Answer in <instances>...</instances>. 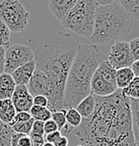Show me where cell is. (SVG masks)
Segmentation results:
<instances>
[{
  "label": "cell",
  "mask_w": 139,
  "mask_h": 146,
  "mask_svg": "<svg viewBox=\"0 0 139 146\" xmlns=\"http://www.w3.org/2000/svg\"><path fill=\"white\" fill-rule=\"evenodd\" d=\"M78 42L65 32L46 38L34 52L36 68L46 76L50 83L48 109L51 113L64 110V90L68 72L76 55Z\"/></svg>",
  "instance_id": "1"
},
{
  "label": "cell",
  "mask_w": 139,
  "mask_h": 146,
  "mask_svg": "<svg viewBox=\"0 0 139 146\" xmlns=\"http://www.w3.org/2000/svg\"><path fill=\"white\" fill-rule=\"evenodd\" d=\"M107 57L96 44H79L68 72L64 90L66 110L77 105L91 94V81L99 65Z\"/></svg>",
  "instance_id": "2"
},
{
  "label": "cell",
  "mask_w": 139,
  "mask_h": 146,
  "mask_svg": "<svg viewBox=\"0 0 139 146\" xmlns=\"http://www.w3.org/2000/svg\"><path fill=\"white\" fill-rule=\"evenodd\" d=\"M96 107L92 115L83 119L81 124L75 128L74 134L84 146H100L108 132L113 121L128 98L117 89L107 97L95 96Z\"/></svg>",
  "instance_id": "3"
},
{
  "label": "cell",
  "mask_w": 139,
  "mask_h": 146,
  "mask_svg": "<svg viewBox=\"0 0 139 146\" xmlns=\"http://www.w3.org/2000/svg\"><path fill=\"white\" fill-rule=\"evenodd\" d=\"M134 19L117 2L96 9L94 32L88 40L93 44L115 42L131 32Z\"/></svg>",
  "instance_id": "4"
},
{
  "label": "cell",
  "mask_w": 139,
  "mask_h": 146,
  "mask_svg": "<svg viewBox=\"0 0 139 146\" xmlns=\"http://www.w3.org/2000/svg\"><path fill=\"white\" fill-rule=\"evenodd\" d=\"M96 9L97 5L93 0H77L61 24L72 33L89 38L94 32Z\"/></svg>",
  "instance_id": "5"
},
{
  "label": "cell",
  "mask_w": 139,
  "mask_h": 146,
  "mask_svg": "<svg viewBox=\"0 0 139 146\" xmlns=\"http://www.w3.org/2000/svg\"><path fill=\"white\" fill-rule=\"evenodd\" d=\"M100 146H137L132 130L129 99L115 115Z\"/></svg>",
  "instance_id": "6"
},
{
  "label": "cell",
  "mask_w": 139,
  "mask_h": 146,
  "mask_svg": "<svg viewBox=\"0 0 139 146\" xmlns=\"http://www.w3.org/2000/svg\"><path fill=\"white\" fill-rule=\"evenodd\" d=\"M0 19L10 32L21 33L27 29L30 13L18 0H3L0 3Z\"/></svg>",
  "instance_id": "7"
},
{
  "label": "cell",
  "mask_w": 139,
  "mask_h": 146,
  "mask_svg": "<svg viewBox=\"0 0 139 146\" xmlns=\"http://www.w3.org/2000/svg\"><path fill=\"white\" fill-rule=\"evenodd\" d=\"M116 70L111 66L107 58L102 62L93 75L91 81V93L99 97H107L117 90Z\"/></svg>",
  "instance_id": "8"
},
{
  "label": "cell",
  "mask_w": 139,
  "mask_h": 146,
  "mask_svg": "<svg viewBox=\"0 0 139 146\" xmlns=\"http://www.w3.org/2000/svg\"><path fill=\"white\" fill-rule=\"evenodd\" d=\"M33 49L25 44H13L6 49L4 73L11 74L20 66L34 60Z\"/></svg>",
  "instance_id": "9"
},
{
  "label": "cell",
  "mask_w": 139,
  "mask_h": 146,
  "mask_svg": "<svg viewBox=\"0 0 139 146\" xmlns=\"http://www.w3.org/2000/svg\"><path fill=\"white\" fill-rule=\"evenodd\" d=\"M107 60L115 70L120 68L131 67L134 59L130 51L129 44L123 40H116L113 44Z\"/></svg>",
  "instance_id": "10"
},
{
  "label": "cell",
  "mask_w": 139,
  "mask_h": 146,
  "mask_svg": "<svg viewBox=\"0 0 139 146\" xmlns=\"http://www.w3.org/2000/svg\"><path fill=\"white\" fill-rule=\"evenodd\" d=\"M33 99L34 97L29 93L27 86L17 85L12 95L11 100L17 113H20V111L30 113V110L34 106Z\"/></svg>",
  "instance_id": "11"
},
{
  "label": "cell",
  "mask_w": 139,
  "mask_h": 146,
  "mask_svg": "<svg viewBox=\"0 0 139 146\" xmlns=\"http://www.w3.org/2000/svg\"><path fill=\"white\" fill-rule=\"evenodd\" d=\"M27 89L29 93L33 97L38 95H42L48 97L50 92V83L46 78V76L40 70L36 68L31 80L29 81L27 85Z\"/></svg>",
  "instance_id": "12"
},
{
  "label": "cell",
  "mask_w": 139,
  "mask_h": 146,
  "mask_svg": "<svg viewBox=\"0 0 139 146\" xmlns=\"http://www.w3.org/2000/svg\"><path fill=\"white\" fill-rule=\"evenodd\" d=\"M77 0H50L48 7L50 12L58 21H62L68 12L74 7Z\"/></svg>",
  "instance_id": "13"
},
{
  "label": "cell",
  "mask_w": 139,
  "mask_h": 146,
  "mask_svg": "<svg viewBox=\"0 0 139 146\" xmlns=\"http://www.w3.org/2000/svg\"><path fill=\"white\" fill-rule=\"evenodd\" d=\"M36 70L35 60L29 61L11 73L16 85H27Z\"/></svg>",
  "instance_id": "14"
},
{
  "label": "cell",
  "mask_w": 139,
  "mask_h": 146,
  "mask_svg": "<svg viewBox=\"0 0 139 146\" xmlns=\"http://www.w3.org/2000/svg\"><path fill=\"white\" fill-rule=\"evenodd\" d=\"M16 86L17 85L11 74L8 73L0 74V100L11 99Z\"/></svg>",
  "instance_id": "15"
},
{
  "label": "cell",
  "mask_w": 139,
  "mask_h": 146,
  "mask_svg": "<svg viewBox=\"0 0 139 146\" xmlns=\"http://www.w3.org/2000/svg\"><path fill=\"white\" fill-rule=\"evenodd\" d=\"M17 113L16 109L11 99L0 100V121L3 123L9 124Z\"/></svg>",
  "instance_id": "16"
},
{
  "label": "cell",
  "mask_w": 139,
  "mask_h": 146,
  "mask_svg": "<svg viewBox=\"0 0 139 146\" xmlns=\"http://www.w3.org/2000/svg\"><path fill=\"white\" fill-rule=\"evenodd\" d=\"M96 107V99L95 95L90 94L89 96H87L85 99H83L76 107V110L78 111V113L81 115L82 119H88L92 115L94 110Z\"/></svg>",
  "instance_id": "17"
},
{
  "label": "cell",
  "mask_w": 139,
  "mask_h": 146,
  "mask_svg": "<svg viewBox=\"0 0 139 146\" xmlns=\"http://www.w3.org/2000/svg\"><path fill=\"white\" fill-rule=\"evenodd\" d=\"M135 77L133 71H132L131 67H125L117 69L115 72V79H116V85L117 89H124L126 88L129 83L133 80Z\"/></svg>",
  "instance_id": "18"
},
{
  "label": "cell",
  "mask_w": 139,
  "mask_h": 146,
  "mask_svg": "<svg viewBox=\"0 0 139 146\" xmlns=\"http://www.w3.org/2000/svg\"><path fill=\"white\" fill-rule=\"evenodd\" d=\"M132 119V130L136 145L139 146V100L129 99Z\"/></svg>",
  "instance_id": "19"
},
{
  "label": "cell",
  "mask_w": 139,
  "mask_h": 146,
  "mask_svg": "<svg viewBox=\"0 0 139 146\" xmlns=\"http://www.w3.org/2000/svg\"><path fill=\"white\" fill-rule=\"evenodd\" d=\"M51 113H52L48 108L36 106V105H34L32 109L30 110V115H31L32 119L42 122H46L51 119Z\"/></svg>",
  "instance_id": "20"
},
{
  "label": "cell",
  "mask_w": 139,
  "mask_h": 146,
  "mask_svg": "<svg viewBox=\"0 0 139 146\" xmlns=\"http://www.w3.org/2000/svg\"><path fill=\"white\" fill-rule=\"evenodd\" d=\"M118 4L135 20H139V0H118Z\"/></svg>",
  "instance_id": "21"
},
{
  "label": "cell",
  "mask_w": 139,
  "mask_h": 146,
  "mask_svg": "<svg viewBox=\"0 0 139 146\" xmlns=\"http://www.w3.org/2000/svg\"><path fill=\"white\" fill-rule=\"evenodd\" d=\"M122 94L128 99L139 100V77H134L126 88L121 90Z\"/></svg>",
  "instance_id": "22"
},
{
  "label": "cell",
  "mask_w": 139,
  "mask_h": 146,
  "mask_svg": "<svg viewBox=\"0 0 139 146\" xmlns=\"http://www.w3.org/2000/svg\"><path fill=\"white\" fill-rule=\"evenodd\" d=\"M66 121H67L68 125L71 127H78L82 122V117L78 113V111L75 108H70L67 109L66 111Z\"/></svg>",
  "instance_id": "23"
},
{
  "label": "cell",
  "mask_w": 139,
  "mask_h": 146,
  "mask_svg": "<svg viewBox=\"0 0 139 146\" xmlns=\"http://www.w3.org/2000/svg\"><path fill=\"white\" fill-rule=\"evenodd\" d=\"M35 122V119H31L27 121L24 122H18V123H15L11 126L13 131L17 132V133H21L24 135H30L31 133L32 127H33V124Z\"/></svg>",
  "instance_id": "24"
},
{
  "label": "cell",
  "mask_w": 139,
  "mask_h": 146,
  "mask_svg": "<svg viewBox=\"0 0 139 146\" xmlns=\"http://www.w3.org/2000/svg\"><path fill=\"white\" fill-rule=\"evenodd\" d=\"M66 111L67 110H61V111H54V113H51V119L55 122V124L57 125V128H58L59 131L63 129L65 127V125L67 124V121H66Z\"/></svg>",
  "instance_id": "25"
},
{
  "label": "cell",
  "mask_w": 139,
  "mask_h": 146,
  "mask_svg": "<svg viewBox=\"0 0 139 146\" xmlns=\"http://www.w3.org/2000/svg\"><path fill=\"white\" fill-rule=\"evenodd\" d=\"M10 35H11V32H10L9 28L0 19V46L6 48H9Z\"/></svg>",
  "instance_id": "26"
},
{
  "label": "cell",
  "mask_w": 139,
  "mask_h": 146,
  "mask_svg": "<svg viewBox=\"0 0 139 146\" xmlns=\"http://www.w3.org/2000/svg\"><path fill=\"white\" fill-rule=\"evenodd\" d=\"M13 133L14 131L10 125H7L4 129L0 130V146H10V140Z\"/></svg>",
  "instance_id": "27"
},
{
  "label": "cell",
  "mask_w": 139,
  "mask_h": 146,
  "mask_svg": "<svg viewBox=\"0 0 139 146\" xmlns=\"http://www.w3.org/2000/svg\"><path fill=\"white\" fill-rule=\"evenodd\" d=\"M29 136H44V122L35 121L32 127L31 133Z\"/></svg>",
  "instance_id": "28"
},
{
  "label": "cell",
  "mask_w": 139,
  "mask_h": 146,
  "mask_svg": "<svg viewBox=\"0 0 139 146\" xmlns=\"http://www.w3.org/2000/svg\"><path fill=\"white\" fill-rule=\"evenodd\" d=\"M128 44H129L130 51H131V54L134 61L139 60V38H133Z\"/></svg>",
  "instance_id": "29"
},
{
  "label": "cell",
  "mask_w": 139,
  "mask_h": 146,
  "mask_svg": "<svg viewBox=\"0 0 139 146\" xmlns=\"http://www.w3.org/2000/svg\"><path fill=\"white\" fill-rule=\"evenodd\" d=\"M32 119V117H31V115H30V113H27V111H20V113H17L16 115H15L13 121L10 122L8 125L12 126L13 124H15V123L27 121H29V119Z\"/></svg>",
  "instance_id": "30"
},
{
  "label": "cell",
  "mask_w": 139,
  "mask_h": 146,
  "mask_svg": "<svg viewBox=\"0 0 139 146\" xmlns=\"http://www.w3.org/2000/svg\"><path fill=\"white\" fill-rule=\"evenodd\" d=\"M44 134H50L54 131H57L58 128H57V125L55 124V122L52 119H50V121L44 122Z\"/></svg>",
  "instance_id": "31"
},
{
  "label": "cell",
  "mask_w": 139,
  "mask_h": 146,
  "mask_svg": "<svg viewBox=\"0 0 139 146\" xmlns=\"http://www.w3.org/2000/svg\"><path fill=\"white\" fill-rule=\"evenodd\" d=\"M61 131L57 130V131H54L52 133L50 134H44V142H48V143H51V144H54L56 142V140L61 136Z\"/></svg>",
  "instance_id": "32"
},
{
  "label": "cell",
  "mask_w": 139,
  "mask_h": 146,
  "mask_svg": "<svg viewBox=\"0 0 139 146\" xmlns=\"http://www.w3.org/2000/svg\"><path fill=\"white\" fill-rule=\"evenodd\" d=\"M33 102H34V105H36V106L44 107V108H48V98H46V96H42V95H38V96L34 97Z\"/></svg>",
  "instance_id": "33"
},
{
  "label": "cell",
  "mask_w": 139,
  "mask_h": 146,
  "mask_svg": "<svg viewBox=\"0 0 139 146\" xmlns=\"http://www.w3.org/2000/svg\"><path fill=\"white\" fill-rule=\"evenodd\" d=\"M6 48L0 46V74L4 73V66H5V54Z\"/></svg>",
  "instance_id": "34"
},
{
  "label": "cell",
  "mask_w": 139,
  "mask_h": 146,
  "mask_svg": "<svg viewBox=\"0 0 139 146\" xmlns=\"http://www.w3.org/2000/svg\"><path fill=\"white\" fill-rule=\"evenodd\" d=\"M32 139V146H42L44 144V136H30Z\"/></svg>",
  "instance_id": "35"
},
{
  "label": "cell",
  "mask_w": 139,
  "mask_h": 146,
  "mask_svg": "<svg viewBox=\"0 0 139 146\" xmlns=\"http://www.w3.org/2000/svg\"><path fill=\"white\" fill-rule=\"evenodd\" d=\"M19 146H32V139L29 135H23L19 139Z\"/></svg>",
  "instance_id": "36"
},
{
  "label": "cell",
  "mask_w": 139,
  "mask_h": 146,
  "mask_svg": "<svg viewBox=\"0 0 139 146\" xmlns=\"http://www.w3.org/2000/svg\"><path fill=\"white\" fill-rule=\"evenodd\" d=\"M24 134L21 133H17V132H14L11 136V140H10V146H19V139L23 136Z\"/></svg>",
  "instance_id": "37"
},
{
  "label": "cell",
  "mask_w": 139,
  "mask_h": 146,
  "mask_svg": "<svg viewBox=\"0 0 139 146\" xmlns=\"http://www.w3.org/2000/svg\"><path fill=\"white\" fill-rule=\"evenodd\" d=\"M53 145L54 146H68V138L66 136H64V135H61Z\"/></svg>",
  "instance_id": "38"
},
{
  "label": "cell",
  "mask_w": 139,
  "mask_h": 146,
  "mask_svg": "<svg viewBox=\"0 0 139 146\" xmlns=\"http://www.w3.org/2000/svg\"><path fill=\"white\" fill-rule=\"evenodd\" d=\"M93 1L95 2L97 7H99V6H105L114 3V2H115V0H93Z\"/></svg>",
  "instance_id": "39"
},
{
  "label": "cell",
  "mask_w": 139,
  "mask_h": 146,
  "mask_svg": "<svg viewBox=\"0 0 139 146\" xmlns=\"http://www.w3.org/2000/svg\"><path fill=\"white\" fill-rule=\"evenodd\" d=\"M131 69L133 71L134 75L136 77H139V60H136L133 62V64L131 65Z\"/></svg>",
  "instance_id": "40"
},
{
  "label": "cell",
  "mask_w": 139,
  "mask_h": 146,
  "mask_svg": "<svg viewBox=\"0 0 139 146\" xmlns=\"http://www.w3.org/2000/svg\"><path fill=\"white\" fill-rule=\"evenodd\" d=\"M42 146H54L53 144H51V143H48V142H44V144Z\"/></svg>",
  "instance_id": "41"
},
{
  "label": "cell",
  "mask_w": 139,
  "mask_h": 146,
  "mask_svg": "<svg viewBox=\"0 0 139 146\" xmlns=\"http://www.w3.org/2000/svg\"><path fill=\"white\" fill-rule=\"evenodd\" d=\"M76 146H84V145H82V144H81V145H76Z\"/></svg>",
  "instance_id": "42"
}]
</instances>
